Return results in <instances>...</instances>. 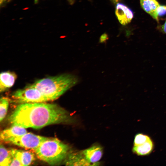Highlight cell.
<instances>
[{
    "label": "cell",
    "mask_w": 166,
    "mask_h": 166,
    "mask_svg": "<svg viewBox=\"0 0 166 166\" xmlns=\"http://www.w3.org/2000/svg\"><path fill=\"white\" fill-rule=\"evenodd\" d=\"M8 120L12 125L34 129L72 120L69 113L62 107L56 104L44 102L20 104Z\"/></svg>",
    "instance_id": "obj_1"
},
{
    "label": "cell",
    "mask_w": 166,
    "mask_h": 166,
    "mask_svg": "<svg viewBox=\"0 0 166 166\" xmlns=\"http://www.w3.org/2000/svg\"><path fill=\"white\" fill-rule=\"evenodd\" d=\"M79 81L77 76L65 73L39 80L26 87L37 89L50 101L58 98L77 84Z\"/></svg>",
    "instance_id": "obj_2"
},
{
    "label": "cell",
    "mask_w": 166,
    "mask_h": 166,
    "mask_svg": "<svg viewBox=\"0 0 166 166\" xmlns=\"http://www.w3.org/2000/svg\"><path fill=\"white\" fill-rule=\"evenodd\" d=\"M34 150L41 160L51 165H56L66 159L69 147L56 138H49Z\"/></svg>",
    "instance_id": "obj_3"
},
{
    "label": "cell",
    "mask_w": 166,
    "mask_h": 166,
    "mask_svg": "<svg viewBox=\"0 0 166 166\" xmlns=\"http://www.w3.org/2000/svg\"><path fill=\"white\" fill-rule=\"evenodd\" d=\"M12 97L18 103H34L50 101L49 99L37 89L26 87L19 89L13 94Z\"/></svg>",
    "instance_id": "obj_4"
},
{
    "label": "cell",
    "mask_w": 166,
    "mask_h": 166,
    "mask_svg": "<svg viewBox=\"0 0 166 166\" xmlns=\"http://www.w3.org/2000/svg\"><path fill=\"white\" fill-rule=\"evenodd\" d=\"M49 138L27 132L21 136L11 138L7 142L34 150Z\"/></svg>",
    "instance_id": "obj_5"
},
{
    "label": "cell",
    "mask_w": 166,
    "mask_h": 166,
    "mask_svg": "<svg viewBox=\"0 0 166 166\" xmlns=\"http://www.w3.org/2000/svg\"><path fill=\"white\" fill-rule=\"evenodd\" d=\"M116 14L119 22L123 25L130 23L133 17L132 10L121 3H118L117 4Z\"/></svg>",
    "instance_id": "obj_6"
},
{
    "label": "cell",
    "mask_w": 166,
    "mask_h": 166,
    "mask_svg": "<svg viewBox=\"0 0 166 166\" xmlns=\"http://www.w3.org/2000/svg\"><path fill=\"white\" fill-rule=\"evenodd\" d=\"M81 152L87 161L91 165H96L101 159L102 154V150L101 147L94 145L83 150Z\"/></svg>",
    "instance_id": "obj_7"
},
{
    "label": "cell",
    "mask_w": 166,
    "mask_h": 166,
    "mask_svg": "<svg viewBox=\"0 0 166 166\" xmlns=\"http://www.w3.org/2000/svg\"><path fill=\"white\" fill-rule=\"evenodd\" d=\"M27 133L24 128L18 125H12L7 129L2 131L0 133V139L7 142L9 139L23 135Z\"/></svg>",
    "instance_id": "obj_8"
},
{
    "label": "cell",
    "mask_w": 166,
    "mask_h": 166,
    "mask_svg": "<svg viewBox=\"0 0 166 166\" xmlns=\"http://www.w3.org/2000/svg\"><path fill=\"white\" fill-rule=\"evenodd\" d=\"M17 77L16 74L12 72H2L0 74V92H3L12 87L15 83Z\"/></svg>",
    "instance_id": "obj_9"
},
{
    "label": "cell",
    "mask_w": 166,
    "mask_h": 166,
    "mask_svg": "<svg viewBox=\"0 0 166 166\" xmlns=\"http://www.w3.org/2000/svg\"><path fill=\"white\" fill-rule=\"evenodd\" d=\"M140 2L143 9L158 22L157 10L160 5L157 1L156 0H140Z\"/></svg>",
    "instance_id": "obj_10"
},
{
    "label": "cell",
    "mask_w": 166,
    "mask_h": 166,
    "mask_svg": "<svg viewBox=\"0 0 166 166\" xmlns=\"http://www.w3.org/2000/svg\"><path fill=\"white\" fill-rule=\"evenodd\" d=\"M12 155L17 159L22 166H28L31 164L34 160L33 154L30 152L16 149H12Z\"/></svg>",
    "instance_id": "obj_11"
},
{
    "label": "cell",
    "mask_w": 166,
    "mask_h": 166,
    "mask_svg": "<svg viewBox=\"0 0 166 166\" xmlns=\"http://www.w3.org/2000/svg\"><path fill=\"white\" fill-rule=\"evenodd\" d=\"M65 164L67 165H91L85 159L81 152L68 154L65 159Z\"/></svg>",
    "instance_id": "obj_12"
},
{
    "label": "cell",
    "mask_w": 166,
    "mask_h": 166,
    "mask_svg": "<svg viewBox=\"0 0 166 166\" xmlns=\"http://www.w3.org/2000/svg\"><path fill=\"white\" fill-rule=\"evenodd\" d=\"M154 144L150 138L145 142L138 145H133V152L138 156H145L149 154L152 151Z\"/></svg>",
    "instance_id": "obj_13"
},
{
    "label": "cell",
    "mask_w": 166,
    "mask_h": 166,
    "mask_svg": "<svg viewBox=\"0 0 166 166\" xmlns=\"http://www.w3.org/2000/svg\"><path fill=\"white\" fill-rule=\"evenodd\" d=\"M12 157L11 150H8L1 144L0 148V165L9 166Z\"/></svg>",
    "instance_id": "obj_14"
},
{
    "label": "cell",
    "mask_w": 166,
    "mask_h": 166,
    "mask_svg": "<svg viewBox=\"0 0 166 166\" xmlns=\"http://www.w3.org/2000/svg\"><path fill=\"white\" fill-rule=\"evenodd\" d=\"M9 99L2 97L0 99V121L1 122L6 116L9 105Z\"/></svg>",
    "instance_id": "obj_15"
},
{
    "label": "cell",
    "mask_w": 166,
    "mask_h": 166,
    "mask_svg": "<svg viewBox=\"0 0 166 166\" xmlns=\"http://www.w3.org/2000/svg\"><path fill=\"white\" fill-rule=\"evenodd\" d=\"M151 138L148 135L142 133L136 134L134 138L133 145H138L144 143Z\"/></svg>",
    "instance_id": "obj_16"
},
{
    "label": "cell",
    "mask_w": 166,
    "mask_h": 166,
    "mask_svg": "<svg viewBox=\"0 0 166 166\" xmlns=\"http://www.w3.org/2000/svg\"><path fill=\"white\" fill-rule=\"evenodd\" d=\"M157 12L158 16L164 15L166 14V6L160 5L157 8Z\"/></svg>",
    "instance_id": "obj_17"
},
{
    "label": "cell",
    "mask_w": 166,
    "mask_h": 166,
    "mask_svg": "<svg viewBox=\"0 0 166 166\" xmlns=\"http://www.w3.org/2000/svg\"><path fill=\"white\" fill-rule=\"evenodd\" d=\"M9 166H21L22 165L20 162L15 157L13 156V157Z\"/></svg>",
    "instance_id": "obj_18"
},
{
    "label": "cell",
    "mask_w": 166,
    "mask_h": 166,
    "mask_svg": "<svg viewBox=\"0 0 166 166\" xmlns=\"http://www.w3.org/2000/svg\"><path fill=\"white\" fill-rule=\"evenodd\" d=\"M108 36L107 34H104L101 36L100 42L101 43L104 42L108 39Z\"/></svg>",
    "instance_id": "obj_19"
},
{
    "label": "cell",
    "mask_w": 166,
    "mask_h": 166,
    "mask_svg": "<svg viewBox=\"0 0 166 166\" xmlns=\"http://www.w3.org/2000/svg\"><path fill=\"white\" fill-rule=\"evenodd\" d=\"M162 29L164 32L166 34V20L164 24L162 26Z\"/></svg>",
    "instance_id": "obj_20"
},
{
    "label": "cell",
    "mask_w": 166,
    "mask_h": 166,
    "mask_svg": "<svg viewBox=\"0 0 166 166\" xmlns=\"http://www.w3.org/2000/svg\"><path fill=\"white\" fill-rule=\"evenodd\" d=\"M10 0H0V4L1 6L2 5L6 2L9 1Z\"/></svg>",
    "instance_id": "obj_21"
},
{
    "label": "cell",
    "mask_w": 166,
    "mask_h": 166,
    "mask_svg": "<svg viewBox=\"0 0 166 166\" xmlns=\"http://www.w3.org/2000/svg\"><path fill=\"white\" fill-rule=\"evenodd\" d=\"M38 0H35V2H37Z\"/></svg>",
    "instance_id": "obj_22"
},
{
    "label": "cell",
    "mask_w": 166,
    "mask_h": 166,
    "mask_svg": "<svg viewBox=\"0 0 166 166\" xmlns=\"http://www.w3.org/2000/svg\"><path fill=\"white\" fill-rule=\"evenodd\" d=\"M113 1H117V0H113Z\"/></svg>",
    "instance_id": "obj_23"
}]
</instances>
